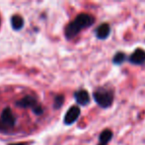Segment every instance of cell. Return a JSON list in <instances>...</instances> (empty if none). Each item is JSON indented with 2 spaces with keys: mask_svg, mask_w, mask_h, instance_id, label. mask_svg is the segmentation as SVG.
<instances>
[{
  "mask_svg": "<svg viewBox=\"0 0 145 145\" xmlns=\"http://www.w3.org/2000/svg\"><path fill=\"white\" fill-rule=\"evenodd\" d=\"M11 26L15 31H19L24 27V19L20 15H13L11 18Z\"/></svg>",
  "mask_w": 145,
  "mask_h": 145,
  "instance_id": "8fae6325",
  "label": "cell"
},
{
  "mask_svg": "<svg viewBox=\"0 0 145 145\" xmlns=\"http://www.w3.org/2000/svg\"><path fill=\"white\" fill-rule=\"evenodd\" d=\"M114 137V132L109 128H106L100 133L99 135V143L97 145H109Z\"/></svg>",
  "mask_w": 145,
  "mask_h": 145,
  "instance_id": "9c48e42d",
  "label": "cell"
},
{
  "mask_svg": "<svg viewBox=\"0 0 145 145\" xmlns=\"http://www.w3.org/2000/svg\"><path fill=\"white\" fill-rule=\"evenodd\" d=\"M96 19L93 15L88 13H80L74 18V20L67 24L64 30V35L67 40L75 38L80 34L82 30L91 27L95 23Z\"/></svg>",
  "mask_w": 145,
  "mask_h": 145,
  "instance_id": "6da1fadb",
  "label": "cell"
},
{
  "mask_svg": "<svg viewBox=\"0 0 145 145\" xmlns=\"http://www.w3.org/2000/svg\"><path fill=\"white\" fill-rule=\"evenodd\" d=\"M64 95H57L54 97V109H59L63 105L64 103Z\"/></svg>",
  "mask_w": 145,
  "mask_h": 145,
  "instance_id": "7c38bea8",
  "label": "cell"
},
{
  "mask_svg": "<svg viewBox=\"0 0 145 145\" xmlns=\"http://www.w3.org/2000/svg\"><path fill=\"white\" fill-rule=\"evenodd\" d=\"M7 131H8V130L4 127V125L2 124V122L0 121V132H7Z\"/></svg>",
  "mask_w": 145,
  "mask_h": 145,
  "instance_id": "9a60e30c",
  "label": "cell"
},
{
  "mask_svg": "<svg viewBox=\"0 0 145 145\" xmlns=\"http://www.w3.org/2000/svg\"><path fill=\"white\" fill-rule=\"evenodd\" d=\"M125 61H127V56H126V54L124 52L118 51V52H116V54L114 55L112 62H113V64L115 65V66H121Z\"/></svg>",
  "mask_w": 145,
  "mask_h": 145,
  "instance_id": "30bf717a",
  "label": "cell"
},
{
  "mask_svg": "<svg viewBox=\"0 0 145 145\" xmlns=\"http://www.w3.org/2000/svg\"><path fill=\"white\" fill-rule=\"evenodd\" d=\"M38 103H39L37 97L32 95H27L22 97V99H20L19 101H16V107L23 109H33Z\"/></svg>",
  "mask_w": 145,
  "mask_h": 145,
  "instance_id": "5b68a950",
  "label": "cell"
},
{
  "mask_svg": "<svg viewBox=\"0 0 145 145\" xmlns=\"http://www.w3.org/2000/svg\"><path fill=\"white\" fill-rule=\"evenodd\" d=\"M8 145H31V142H19V143H11Z\"/></svg>",
  "mask_w": 145,
  "mask_h": 145,
  "instance_id": "5bb4252c",
  "label": "cell"
},
{
  "mask_svg": "<svg viewBox=\"0 0 145 145\" xmlns=\"http://www.w3.org/2000/svg\"><path fill=\"white\" fill-rule=\"evenodd\" d=\"M80 115H81V110L79 109V107L73 105L65 113L64 118H63L64 124L65 125H72V124H74L78 120Z\"/></svg>",
  "mask_w": 145,
  "mask_h": 145,
  "instance_id": "277c9868",
  "label": "cell"
},
{
  "mask_svg": "<svg viewBox=\"0 0 145 145\" xmlns=\"http://www.w3.org/2000/svg\"><path fill=\"white\" fill-rule=\"evenodd\" d=\"M0 121L2 122L6 129L9 130V128H12L16 125L17 120H16V116L13 111L9 107H5L2 109L1 114H0Z\"/></svg>",
  "mask_w": 145,
  "mask_h": 145,
  "instance_id": "3957f363",
  "label": "cell"
},
{
  "mask_svg": "<svg viewBox=\"0 0 145 145\" xmlns=\"http://www.w3.org/2000/svg\"><path fill=\"white\" fill-rule=\"evenodd\" d=\"M93 99L101 109H107L111 107L115 101V91L110 87H99L94 91Z\"/></svg>",
  "mask_w": 145,
  "mask_h": 145,
  "instance_id": "7a4b0ae2",
  "label": "cell"
},
{
  "mask_svg": "<svg viewBox=\"0 0 145 145\" xmlns=\"http://www.w3.org/2000/svg\"><path fill=\"white\" fill-rule=\"evenodd\" d=\"M74 99L77 105H81V107H86L91 101L90 95L86 89H78L77 91H75Z\"/></svg>",
  "mask_w": 145,
  "mask_h": 145,
  "instance_id": "ba28073f",
  "label": "cell"
},
{
  "mask_svg": "<svg viewBox=\"0 0 145 145\" xmlns=\"http://www.w3.org/2000/svg\"><path fill=\"white\" fill-rule=\"evenodd\" d=\"M32 110L36 115H42V114L44 113V109H42V107L40 105V103H38V105H37Z\"/></svg>",
  "mask_w": 145,
  "mask_h": 145,
  "instance_id": "4fadbf2b",
  "label": "cell"
},
{
  "mask_svg": "<svg viewBox=\"0 0 145 145\" xmlns=\"http://www.w3.org/2000/svg\"><path fill=\"white\" fill-rule=\"evenodd\" d=\"M112 32V28L111 25L107 22H104V23L100 24L97 28L95 29L94 33H95V36L98 40H106L108 39L111 35Z\"/></svg>",
  "mask_w": 145,
  "mask_h": 145,
  "instance_id": "52a82bcc",
  "label": "cell"
},
{
  "mask_svg": "<svg viewBox=\"0 0 145 145\" xmlns=\"http://www.w3.org/2000/svg\"><path fill=\"white\" fill-rule=\"evenodd\" d=\"M127 62L130 65H134V66H140L145 63V50L141 48H137L131 53L130 56H128Z\"/></svg>",
  "mask_w": 145,
  "mask_h": 145,
  "instance_id": "8992f818",
  "label": "cell"
}]
</instances>
